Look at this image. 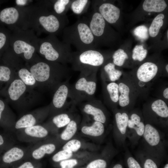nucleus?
I'll return each instance as SVG.
<instances>
[{
  "label": "nucleus",
  "instance_id": "obj_1",
  "mask_svg": "<svg viewBox=\"0 0 168 168\" xmlns=\"http://www.w3.org/2000/svg\"><path fill=\"white\" fill-rule=\"evenodd\" d=\"M62 32L63 41L73 45L77 51L95 49L94 36L86 18L78 19L73 24L66 26Z\"/></svg>",
  "mask_w": 168,
  "mask_h": 168
},
{
  "label": "nucleus",
  "instance_id": "obj_2",
  "mask_svg": "<svg viewBox=\"0 0 168 168\" xmlns=\"http://www.w3.org/2000/svg\"><path fill=\"white\" fill-rule=\"evenodd\" d=\"M97 72H80L76 81L70 85L68 97L74 105L95 99L97 86Z\"/></svg>",
  "mask_w": 168,
  "mask_h": 168
},
{
  "label": "nucleus",
  "instance_id": "obj_3",
  "mask_svg": "<svg viewBox=\"0 0 168 168\" xmlns=\"http://www.w3.org/2000/svg\"><path fill=\"white\" fill-rule=\"evenodd\" d=\"M105 62V56L94 49L72 52L70 63L75 71L91 73L97 72L98 67Z\"/></svg>",
  "mask_w": 168,
  "mask_h": 168
},
{
  "label": "nucleus",
  "instance_id": "obj_4",
  "mask_svg": "<svg viewBox=\"0 0 168 168\" xmlns=\"http://www.w3.org/2000/svg\"><path fill=\"white\" fill-rule=\"evenodd\" d=\"M40 52L48 61H58L65 65L70 63L72 52L70 45L58 41L53 35L42 43Z\"/></svg>",
  "mask_w": 168,
  "mask_h": 168
},
{
  "label": "nucleus",
  "instance_id": "obj_5",
  "mask_svg": "<svg viewBox=\"0 0 168 168\" xmlns=\"http://www.w3.org/2000/svg\"><path fill=\"white\" fill-rule=\"evenodd\" d=\"M158 71L156 64L152 62H146L138 68L135 74L130 76L139 96L147 94L152 82L159 77Z\"/></svg>",
  "mask_w": 168,
  "mask_h": 168
},
{
  "label": "nucleus",
  "instance_id": "obj_6",
  "mask_svg": "<svg viewBox=\"0 0 168 168\" xmlns=\"http://www.w3.org/2000/svg\"><path fill=\"white\" fill-rule=\"evenodd\" d=\"M143 116L146 123L166 126L168 120L166 103L161 99L149 101L144 106Z\"/></svg>",
  "mask_w": 168,
  "mask_h": 168
},
{
  "label": "nucleus",
  "instance_id": "obj_7",
  "mask_svg": "<svg viewBox=\"0 0 168 168\" xmlns=\"http://www.w3.org/2000/svg\"><path fill=\"white\" fill-rule=\"evenodd\" d=\"M142 137L144 151L164 161L165 157L164 142L158 130L153 125L146 123Z\"/></svg>",
  "mask_w": 168,
  "mask_h": 168
},
{
  "label": "nucleus",
  "instance_id": "obj_8",
  "mask_svg": "<svg viewBox=\"0 0 168 168\" xmlns=\"http://www.w3.org/2000/svg\"><path fill=\"white\" fill-rule=\"evenodd\" d=\"M117 82L119 96V105L128 111L133 107L139 95L130 76H122Z\"/></svg>",
  "mask_w": 168,
  "mask_h": 168
},
{
  "label": "nucleus",
  "instance_id": "obj_9",
  "mask_svg": "<svg viewBox=\"0 0 168 168\" xmlns=\"http://www.w3.org/2000/svg\"><path fill=\"white\" fill-rule=\"evenodd\" d=\"M46 14L39 17V21L45 30L52 35L63 31L68 24L66 15H59L55 12Z\"/></svg>",
  "mask_w": 168,
  "mask_h": 168
},
{
  "label": "nucleus",
  "instance_id": "obj_10",
  "mask_svg": "<svg viewBox=\"0 0 168 168\" xmlns=\"http://www.w3.org/2000/svg\"><path fill=\"white\" fill-rule=\"evenodd\" d=\"M128 115L127 137L132 141H137L144 133L145 124L143 117L137 110H131Z\"/></svg>",
  "mask_w": 168,
  "mask_h": 168
},
{
  "label": "nucleus",
  "instance_id": "obj_11",
  "mask_svg": "<svg viewBox=\"0 0 168 168\" xmlns=\"http://www.w3.org/2000/svg\"><path fill=\"white\" fill-rule=\"evenodd\" d=\"M113 111L117 139L119 145H122L124 144L127 137L129 113L126 110L117 108Z\"/></svg>",
  "mask_w": 168,
  "mask_h": 168
},
{
  "label": "nucleus",
  "instance_id": "obj_12",
  "mask_svg": "<svg viewBox=\"0 0 168 168\" xmlns=\"http://www.w3.org/2000/svg\"><path fill=\"white\" fill-rule=\"evenodd\" d=\"M81 104L83 112L86 114L92 117L95 121L104 124L107 120L106 114L101 102L95 98Z\"/></svg>",
  "mask_w": 168,
  "mask_h": 168
},
{
  "label": "nucleus",
  "instance_id": "obj_13",
  "mask_svg": "<svg viewBox=\"0 0 168 168\" xmlns=\"http://www.w3.org/2000/svg\"><path fill=\"white\" fill-rule=\"evenodd\" d=\"M102 82L104 102L114 110L117 108L119 105V92L118 84L116 82Z\"/></svg>",
  "mask_w": 168,
  "mask_h": 168
},
{
  "label": "nucleus",
  "instance_id": "obj_14",
  "mask_svg": "<svg viewBox=\"0 0 168 168\" xmlns=\"http://www.w3.org/2000/svg\"><path fill=\"white\" fill-rule=\"evenodd\" d=\"M70 78L63 82L58 86L53 96L52 104L57 109H61L68 104L70 84L69 83Z\"/></svg>",
  "mask_w": 168,
  "mask_h": 168
},
{
  "label": "nucleus",
  "instance_id": "obj_15",
  "mask_svg": "<svg viewBox=\"0 0 168 168\" xmlns=\"http://www.w3.org/2000/svg\"><path fill=\"white\" fill-rule=\"evenodd\" d=\"M54 66L44 62H40L32 66L30 69L31 73L36 80L41 82L49 81L51 77Z\"/></svg>",
  "mask_w": 168,
  "mask_h": 168
},
{
  "label": "nucleus",
  "instance_id": "obj_16",
  "mask_svg": "<svg viewBox=\"0 0 168 168\" xmlns=\"http://www.w3.org/2000/svg\"><path fill=\"white\" fill-rule=\"evenodd\" d=\"M98 9V12H97L109 23H115L119 18L120 13L119 9L110 3H102L99 5Z\"/></svg>",
  "mask_w": 168,
  "mask_h": 168
},
{
  "label": "nucleus",
  "instance_id": "obj_17",
  "mask_svg": "<svg viewBox=\"0 0 168 168\" xmlns=\"http://www.w3.org/2000/svg\"><path fill=\"white\" fill-rule=\"evenodd\" d=\"M121 71L115 68V65L112 62L105 64L101 73L102 81L106 82H115L122 77Z\"/></svg>",
  "mask_w": 168,
  "mask_h": 168
},
{
  "label": "nucleus",
  "instance_id": "obj_18",
  "mask_svg": "<svg viewBox=\"0 0 168 168\" xmlns=\"http://www.w3.org/2000/svg\"><path fill=\"white\" fill-rule=\"evenodd\" d=\"M137 155L136 160L142 168H159L163 161L145 151Z\"/></svg>",
  "mask_w": 168,
  "mask_h": 168
},
{
  "label": "nucleus",
  "instance_id": "obj_19",
  "mask_svg": "<svg viewBox=\"0 0 168 168\" xmlns=\"http://www.w3.org/2000/svg\"><path fill=\"white\" fill-rule=\"evenodd\" d=\"M23 151L17 147H13L6 151L0 158V166L18 161L23 156Z\"/></svg>",
  "mask_w": 168,
  "mask_h": 168
},
{
  "label": "nucleus",
  "instance_id": "obj_20",
  "mask_svg": "<svg viewBox=\"0 0 168 168\" xmlns=\"http://www.w3.org/2000/svg\"><path fill=\"white\" fill-rule=\"evenodd\" d=\"M13 49L17 54L24 53V56L27 59L31 58L35 51L34 46L24 41L20 40H17L14 42Z\"/></svg>",
  "mask_w": 168,
  "mask_h": 168
},
{
  "label": "nucleus",
  "instance_id": "obj_21",
  "mask_svg": "<svg viewBox=\"0 0 168 168\" xmlns=\"http://www.w3.org/2000/svg\"><path fill=\"white\" fill-rule=\"evenodd\" d=\"M26 86L20 79H16L11 84L8 92L11 100H18L24 92L26 89Z\"/></svg>",
  "mask_w": 168,
  "mask_h": 168
},
{
  "label": "nucleus",
  "instance_id": "obj_22",
  "mask_svg": "<svg viewBox=\"0 0 168 168\" xmlns=\"http://www.w3.org/2000/svg\"><path fill=\"white\" fill-rule=\"evenodd\" d=\"M19 16L18 11L13 7L5 8L0 12V20L7 24L15 23L18 19Z\"/></svg>",
  "mask_w": 168,
  "mask_h": 168
},
{
  "label": "nucleus",
  "instance_id": "obj_23",
  "mask_svg": "<svg viewBox=\"0 0 168 168\" xmlns=\"http://www.w3.org/2000/svg\"><path fill=\"white\" fill-rule=\"evenodd\" d=\"M166 6L167 4L163 0H145L142 5L143 9L147 12H161Z\"/></svg>",
  "mask_w": 168,
  "mask_h": 168
},
{
  "label": "nucleus",
  "instance_id": "obj_24",
  "mask_svg": "<svg viewBox=\"0 0 168 168\" xmlns=\"http://www.w3.org/2000/svg\"><path fill=\"white\" fill-rule=\"evenodd\" d=\"M105 127L103 124L94 121L91 126H84L81 131L84 134L94 137L100 136L104 133Z\"/></svg>",
  "mask_w": 168,
  "mask_h": 168
},
{
  "label": "nucleus",
  "instance_id": "obj_25",
  "mask_svg": "<svg viewBox=\"0 0 168 168\" xmlns=\"http://www.w3.org/2000/svg\"><path fill=\"white\" fill-rule=\"evenodd\" d=\"M91 2L89 0H72L70 8L74 13L82 14L87 11Z\"/></svg>",
  "mask_w": 168,
  "mask_h": 168
},
{
  "label": "nucleus",
  "instance_id": "obj_26",
  "mask_svg": "<svg viewBox=\"0 0 168 168\" xmlns=\"http://www.w3.org/2000/svg\"><path fill=\"white\" fill-rule=\"evenodd\" d=\"M55 145L53 144L43 145L33 151L32 153L33 157L36 159L43 158L45 154H50L55 150Z\"/></svg>",
  "mask_w": 168,
  "mask_h": 168
},
{
  "label": "nucleus",
  "instance_id": "obj_27",
  "mask_svg": "<svg viewBox=\"0 0 168 168\" xmlns=\"http://www.w3.org/2000/svg\"><path fill=\"white\" fill-rule=\"evenodd\" d=\"M25 132L28 135L39 138H44L48 133V131L46 128L39 125H34L26 128Z\"/></svg>",
  "mask_w": 168,
  "mask_h": 168
},
{
  "label": "nucleus",
  "instance_id": "obj_28",
  "mask_svg": "<svg viewBox=\"0 0 168 168\" xmlns=\"http://www.w3.org/2000/svg\"><path fill=\"white\" fill-rule=\"evenodd\" d=\"M72 0H58L54 4V12L60 15H66V13L70 6Z\"/></svg>",
  "mask_w": 168,
  "mask_h": 168
},
{
  "label": "nucleus",
  "instance_id": "obj_29",
  "mask_svg": "<svg viewBox=\"0 0 168 168\" xmlns=\"http://www.w3.org/2000/svg\"><path fill=\"white\" fill-rule=\"evenodd\" d=\"M36 123V119L32 114H27L23 116L17 121L15 127L17 129L26 128L34 126Z\"/></svg>",
  "mask_w": 168,
  "mask_h": 168
},
{
  "label": "nucleus",
  "instance_id": "obj_30",
  "mask_svg": "<svg viewBox=\"0 0 168 168\" xmlns=\"http://www.w3.org/2000/svg\"><path fill=\"white\" fill-rule=\"evenodd\" d=\"M164 18V15L160 14L153 19L149 29V35L151 36L155 37L158 35L160 28L163 24V19Z\"/></svg>",
  "mask_w": 168,
  "mask_h": 168
},
{
  "label": "nucleus",
  "instance_id": "obj_31",
  "mask_svg": "<svg viewBox=\"0 0 168 168\" xmlns=\"http://www.w3.org/2000/svg\"><path fill=\"white\" fill-rule=\"evenodd\" d=\"M77 129L76 122L72 120L67 125L65 130L61 135V138L64 140H68L70 139L76 133Z\"/></svg>",
  "mask_w": 168,
  "mask_h": 168
},
{
  "label": "nucleus",
  "instance_id": "obj_32",
  "mask_svg": "<svg viewBox=\"0 0 168 168\" xmlns=\"http://www.w3.org/2000/svg\"><path fill=\"white\" fill-rule=\"evenodd\" d=\"M113 63L115 65L119 67L122 66L126 59L128 58L127 54L122 49L116 51L112 55Z\"/></svg>",
  "mask_w": 168,
  "mask_h": 168
},
{
  "label": "nucleus",
  "instance_id": "obj_33",
  "mask_svg": "<svg viewBox=\"0 0 168 168\" xmlns=\"http://www.w3.org/2000/svg\"><path fill=\"white\" fill-rule=\"evenodd\" d=\"M70 117L67 113H62L54 116L52 121L58 128L63 127L67 125L71 121Z\"/></svg>",
  "mask_w": 168,
  "mask_h": 168
},
{
  "label": "nucleus",
  "instance_id": "obj_34",
  "mask_svg": "<svg viewBox=\"0 0 168 168\" xmlns=\"http://www.w3.org/2000/svg\"><path fill=\"white\" fill-rule=\"evenodd\" d=\"M18 75L25 84L33 85L35 82V79L30 72L27 69L22 68L18 72Z\"/></svg>",
  "mask_w": 168,
  "mask_h": 168
},
{
  "label": "nucleus",
  "instance_id": "obj_35",
  "mask_svg": "<svg viewBox=\"0 0 168 168\" xmlns=\"http://www.w3.org/2000/svg\"><path fill=\"white\" fill-rule=\"evenodd\" d=\"M147 54V50L142 45H137L133 50L132 58L134 60L141 62L146 58Z\"/></svg>",
  "mask_w": 168,
  "mask_h": 168
},
{
  "label": "nucleus",
  "instance_id": "obj_36",
  "mask_svg": "<svg viewBox=\"0 0 168 168\" xmlns=\"http://www.w3.org/2000/svg\"><path fill=\"white\" fill-rule=\"evenodd\" d=\"M72 156V152L67 150H63L59 151L52 157V160L54 162H58L67 160Z\"/></svg>",
  "mask_w": 168,
  "mask_h": 168
},
{
  "label": "nucleus",
  "instance_id": "obj_37",
  "mask_svg": "<svg viewBox=\"0 0 168 168\" xmlns=\"http://www.w3.org/2000/svg\"><path fill=\"white\" fill-rule=\"evenodd\" d=\"M134 35L141 40H147L149 37L148 29L144 26H140L136 28L133 31Z\"/></svg>",
  "mask_w": 168,
  "mask_h": 168
},
{
  "label": "nucleus",
  "instance_id": "obj_38",
  "mask_svg": "<svg viewBox=\"0 0 168 168\" xmlns=\"http://www.w3.org/2000/svg\"><path fill=\"white\" fill-rule=\"evenodd\" d=\"M81 142L77 139H72L66 143L63 147V150H67L72 152H77L80 148Z\"/></svg>",
  "mask_w": 168,
  "mask_h": 168
},
{
  "label": "nucleus",
  "instance_id": "obj_39",
  "mask_svg": "<svg viewBox=\"0 0 168 168\" xmlns=\"http://www.w3.org/2000/svg\"><path fill=\"white\" fill-rule=\"evenodd\" d=\"M125 165L127 168H142L137 160L130 154H126Z\"/></svg>",
  "mask_w": 168,
  "mask_h": 168
},
{
  "label": "nucleus",
  "instance_id": "obj_40",
  "mask_svg": "<svg viewBox=\"0 0 168 168\" xmlns=\"http://www.w3.org/2000/svg\"><path fill=\"white\" fill-rule=\"evenodd\" d=\"M107 162L105 160L98 159L89 163L86 168H107Z\"/></svg>",
  "mask_w": 168,
  "mask_h": 168
},
{
  "label": "nucleus",
  "instance_id": "obj_41",
  "mask_svg": "<svg viewBox=\"0 0 168 168\" xmlns=\"http://www.w3.org/2000/svg\"><path fill=\"white\" fill-rule=\"evenodd\" d=\"M11 71L7 67L0 66V81H7L10 78Z\"/></svg>",
  "mask_w": 168,
  "mask_h": 168
},
{
  "label": "nucleus",
  "instance_id": "obj_42",
  "mask_svg": "<svg viewBox=\"0 0 168 168\" xmlns=\"http://www.w3.org/2000/svg\"><path fill=\"white\" fill-rule=\"evenodd\" d=\"M78 163V161L76 159H70L61 161L60 165L61 168H73Z\"/></svg>",
  "mask_w": 168,
  "mask_h": 168
},
{
  "label": "nucleus",
  "instance_id": "obj_43",
  "mask_svg": "<svg viewBox=\"0 0 168 168\" xmlns=\"http://www.w3.org/2000/svg\"><path fill=\"white\" fill-rule=\"evenodd\" d=\"M7 145L5 136L0 134V154L6 148Z\"/></svg>",
  "mask_w": 168,
  "mask_h": 168
},
{
  "label": "nucleus",
  "instance_id": "obj_44",
  "mask_svg": "<svg viewBox=\"0 0 168 168\" xmlns=\"http://www.w3.org/2000/svg\"><path fill=\"white\" fill-rule=\"evenodd\" d=\"M6 40V36L5 34L2 32H0V49L4 45Z\"/></svg>",
  "mask_w": 168,
  "mask_h": 168
},
{
  "label": "nucleus",
  "instance_id": "obj_45",
  "mask_svg": "<svg viewBox=\"0 0 168 168\" xmlns=\"http://www.w3.org/2000/svg\"><path fill=\"white\" fill-rule=\"evenodd\" d=\"M17 168H34V166L31 162L27 161L25 162Z\"/></svg>",
  "mask_w": 168,
  "mask_h": 168
},
{
  "label": "nucleus",
  "instance_id": "obj_46",
  "mask_svg": "<svg viewBox=\"0 0 168 168\" xmlns=\"http://www.w3.org/2000/svg\"><path fill=\"white\" fill-rule=\"evenodd\" d=\"M162 95L164 99V101L166 102L168 100V87H165L162 92ZM163 99V100H164ZM166 102V101H165Z\"/></svg>",
  "mask_w": 168,
  "mask_h": 168
},
{
  "label": "nucleus",
  "instance_id": "obj_47",
  "mask_svg": "<svg viewBox=\"0 0 168 168\" xmlns=\"http://www.w3.org/2000/svg\"><path fill=\"white\" fill-rule=\"evenodd\" d=\"M5 105L4 103L0 100V121L1 120L2 114L4 110Z\"/></svg>",
  "mask_w": 168,
  "mask_h": 168
},
{
  "label": "nucleus",
  "instance_id": "obj_48",
  "mask_svg": "<svg viewBox=\"0 0 168 168\" xmlns=\"http://www.w3.org/2000/svg\"><path fill=\"white\" fill-rule=\"evenodd\" d=\"M112 168H124V167L123 163L119 162L114 165Z\"/></svg>",
  "mask_w": 168,
  "mask_h": 168
},
{
  "label": "nucleus",
  "instance_id": "obj_49",
  "mask_svg": "<svg viewBox=\"0 0 168 168\" xmlns=\"http://www.w3.org/2000/svg\"><path fill=\"white\" fill-rule=\"evenodd\" d=\"M26 1L23 0H17L16 1V4L19 5H24L26 3Z\"/></svg>",
  "mask_w": 168,
  "mask_h": 168
},
{
  "label": "nucleus",
  "instance_id": "obj_50",
  "mask_svg": "<svg viewBox=\"0 0 168 168\" xmlns=\"http://www.w3.org/2000/svg\"><path fill=\"white\" fill-rule=\"evenodd\" d=\"M159 168H168V162H166L165 164L161 166Z\"/></svg>",
  "mask_w": 168,
  "mask_h": 168
},
{
  "label": "nucleus",
  "instance_id": "obj_51",
  "mask_svg": "<svg viewBox=\"0 0 168 168\" xmlns=\"http://www.w3.org/2000/svg\"><path fill=\"white\" fill-rule=\"evenodd\" d=\"M166 72L168 74V64H167L166 66Z\"/></svg>",
  "mask_w": 168,
  "mask_h": 168
}]
</instances>
